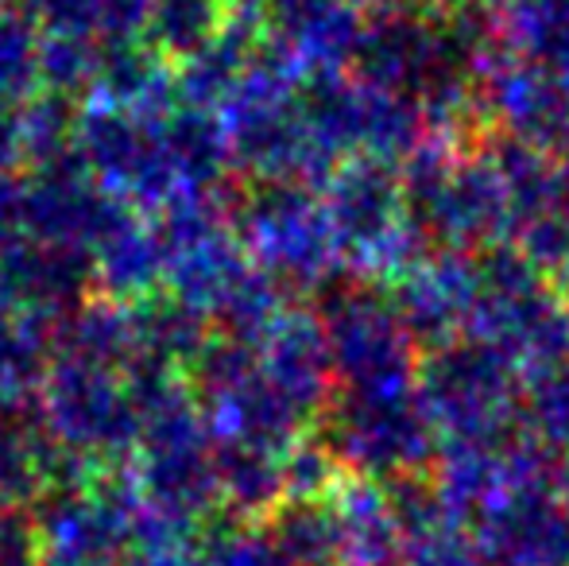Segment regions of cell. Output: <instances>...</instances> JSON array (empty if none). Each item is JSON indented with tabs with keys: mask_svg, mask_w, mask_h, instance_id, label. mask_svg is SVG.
I'll return each instance as SVG.
<instances>
[{
	"mask_svg": "<svg viewBox=\"0 0 569 566\" xmlns=\"http://www.w3.org/2000/svg\"><path fill=\"white\" fill-rule=\"evenodd\" d=\"M562 505L569 508V469H566V477H562Z\"/></svg>",
	"mask_w": 569,
	"mask_h": 566,
	"instance_id": "obj_1",
	"label": "cell"
}]
</instances>
